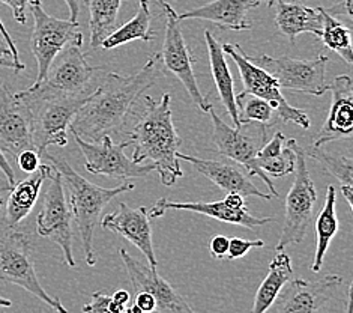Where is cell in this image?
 <instances>
[{
  "label": "cell",
  "instance_id": "6da1fadb",
  "mask_svg": "<svg viewBox=\"0 0 353 313\" xmlns=\"http://www.w3.org/2000/svg\"><path fill=\"white\" fill-rule=\"evenodd\" d=\"M158 65L159 57L154 55L136 74L127 77L116 73L105 74L103 83L74 116L70 131L90 143L119 134L137 99L157 82Z\"/></svg>",
  "mask_w": 353,
  "mask_h": 313
},
{
  "label": "cell",
  "instance_id": "7a4b0ae2",
  "mask_svg": "<svg viewBox=\"0 0 353 313\" xmlns=\"http://www.w3.org/2000/svg\"><path fill=\"white\" fill-rule=\"evenodd\" d=\"M128 140L132 146V162L141 164L150 160L165 187L183 176L178 158L182 139L174 129L169 94H164L161 101L145 97V110L128 133Z\"/></svg>",
  "mask_w": 353,
  "mask_h": 313
},
{
  "label": "cell",
  "instance_id": "3957f363",
  "mask_svg": "<svg viewBox=\"0 0 353 313\" xmlns=\"http://www.w3.org/2000/svg\"><path fill=\"white\" fill-rule=\"evenodd\" d=\"M41 158H46L56 171H59V173L62 175V181L70 190V208L81 236L85 259L88 265L94 267L97 264L94 238L101 213L108 205V202L119 196V194L134 190V184L125 182L113 189H104L101 185L88 181L86 178L75 172L68 162H65L61 157L50 154L48 151H46Z\"/></svg>",
  "mask_w": 353,
  "mask_h": 313
},
{
  "label": "cell",
  "instance_id": "277c9868",
  "mask_svg": "<svg viewBox=\"0 0 353 313\" xmlns=\"http://www.w3.org/2000/svg\"><path fill=\"white\" fill-rule=\"evenodd\" d=\"M32 113L33 146L39 154H44L48 146L68 145L70 125L80 107L90 97H43L30 89L19 94Z\"/></svg>",
  "mask_w": 353,
  "mask_h": 313
},
{
  "label": "cell",
  "instance_id": "5b68a950",
  "mask_svg": "<svg viewBox=\"0 0 353 313\" xmlns=\"http://www.w3.org/2000/svg\"><path fill=\"white\" fill-rule=\"evenodd\" d=\"M293 152H295V181L285 198V211L284 222L280 240L275 245V252H284V249L290 244H298L308 231V227L313 222V211L317 202V191L314 182L311 180L307 169V155L295 139L285 140Z\"/></svg>",
  "mask_w": 353,
  "mask_h": 313
},
{
  "label": "cell",
  "instance_id": "8992f818",
  "mask_svg": "<svg viewBox=\"0 0 353 313\" xmlns=\"http://www.w3.org/2000/svg\"><path fill=\"white\" fill-rule=\"evenodd\" d=\"M81 47L83 41L66 46L54 57L44 80L28 89L43 97H89L92 79L101 68L89 65Z\"/></svg>",
  "mask_w": 353,
  "mask_h": 313
},
{
  "label": "cell",
  "instance_id": "52a82bcc",
  "mask_svg": "<svg viewBox=\"0 0 353 313\" xmlns=\"http://www.w3.org/2000/svg\"><path fill=\"white\" fill-rule=\"evenodd\" d=\"M0 281L23 287L57 313H68L61 298L50 295L35 272L30 238L23 232L10 231L0 236Z\"/></svg>",
  "mask_w": 353,
  "mask_h": 313
},
{
  "label": "cell",
  "instance_id": "ba28073f",
  "mask_svg": "<svg viewBox=\"0 0 353 313\" xmlns=\"http://www.w3.org/2000/svg\"><path fill=\"white\" fill-rule=\"evenodd\" d=\"M243 56L274 77L280 88L313 97H322L327 92L326 65L330 59L325 55H319L314 59L272 57L268 55L253 57L245 53Z\"/></svg>",
  "mask_w": 353,
  "mask_h": 313
},
{
  "label": "cell",
  "instance_id": "9c48e42d",
  "mask_svg": "<svg viewBox=\"0 0 353 313\" xmlns=\"http://www.w3.org/2000/svg\"><path fill=\"white\" fill-rule=\"evenodd\" d=\"M29 6L33 15L30 48L38 65L35 83H39L44 80L54 57L71 42L83 41V33L79 21L61 20L46 12L43 0H30Z\"/></svg>",
  "mask_w": 353,
  "mask_h": 313
},
{
  "label": "cell",
  "instance_id": "30bf717a",
  "mask_svg": "<svg viewBox=\"0 0 353 313\" xmlns=\"http://www.w3.org/2000/svg\"><path fill=\"white\" fill-rule=\"evenodd\" d=\"M158 5L163 8V12L165 17L163 48L161 52L158 53L159 65H163L167 73H170L174 77H178L179 82L183 84L185 91H187L188 95L191 97L192 103H194L201 112L208 113L212 104H209L208 99L200 92L194 70H192V55L182 35L178 12H176L165 0H158Z\"/></svg>",
  "mask_w": 353,
  "mask_h": 313
},
{
  "label": "cell",
  "instance_id": "8fae6325",
  "mask_svg": "<svg viewBox=\"0 0 353 313\" xmlns=\"http://www.w3.org/2000/svg\"><path fill=\"white\" fill-rule=\"evenodd\" d=\"M223 53L229 55L234 64H236L241 80L243 84V91L245 94L256 95L268 101L271 107L275 110V113L279 115V120L285 124H295L302 126V129H310V117L305 112H302L299 108L292 107L283 94L280 92L279 83L274 77H271L266 71L259 68L253 62H250L248 59L243 56V50L239 44H223Z\"/></svg>",
  "mask_w": 353,
  "mask_h": 313
},
{
  "label": "cell",
  "instance_id": "7c38bea8",
  "mask_svg": "<svg viewBox=\"0 0 353 313\" xmlns=\"http://www.w3.org/2000/svg\"><path fill=\"white\" fill-rule=\"evenodd\" d=\"M48 187L43 198V207L37 217V231L61 247L66 265L75 268L77 262L72 252V213L66 202L62 175L53 167Z\"/></svg>",
  "mask_w": 353,
  "mask_h": 313
},
{
  "label": "cell",
  "instance_id": "4fadbf2b",
  "mask_svg": "<svg viewBox=\"0 0 353 313\" xmlns=\"http://www.w3.org/2000/svg\"><path fill=\"white\" fill-rule=\"evenodd\" d=\"M208 113L212 121V143L216 152L247 169L248 176H254L256 155L268 142V126L259 122H247L241 124L239 129H233L215 113L214 107L209 108Z\"/></svg>",
  "mask_w": 353,
  "mask_h": 313
},
{
  "label": "cell",
  "instance_id": "5bb4252c",
  "mask_svg": "<svg viewBox=\"0 0 353 313\" xmlns=\"http://www.w3.org/2000/svg\"><path fill=\"white\" fill-rule=\"evenodd\" d=\"M72 137L85 157V169L89 173L125 181L131 178H145L155 171L154 164L140 166L125 154V148L131 146L130 140H123L116 145L108 136L97 143L83 140L75 133H72Z\"/></svg>",
  "mask_w": 353,
  "mask_h": 313
},
{
  "label": "cell",
  "instance_id": "9a60e30c",
  "mask_svg": "<svg viewBox=\"0 0 353 313\" xmlns=\"http://www.w3.org/2000/svg\"><path fill=\"white\" fill-rule=\"evenodd\" d=\"M0 149L17 158L20 152L35 149L32 137V113L0 80Z\"/></svg>",
  "mask_w": 353,
  "mask_h": 313
},
{
  "label": "cell",
  "instance_id": "2e32d148",
  "mask_svg": "<svg viewBox=\"0 0 353 313\" xmlns=\"http://www.w3.org/2000/svg\"><path fill=\"white\" fill-rule=\"evenodd\" d=\"M125 269L136 292H148L157 303V310L161 313H196L190 304L176 292L174 287L158 274L157 269L134 259L125 249H119Z\"/></svg>",
  "mask_w": 353,
  "mask_h": 313
},
{
  "label": "cell",
  "instance_id": "e0dca14e",
  "mask_svg": "<svg viewBox=\"0 0 353 313\" xmlns=\"http://www.w3.org/2000/svg\"><path fill=\"white\" fill-rule=\"evenodd\" d=\"M101 227L121 235L122 238L136 245L145 255L149 267L157 269L158 260L152 244V226L146 207L131 208L127 204H119V208L101 220Z\"/></svg>",
  "mask_w": 353,
  "mask_h": 313
},
{
  "label": "cell",
  "instance_id": "ac0fdd59",
  "mask_svg": "<svg viewBox=\"0 0 353 313\" xmlns=\"http://www.w3.org/2000/svg\"><path fill=\"white\" fill-rule=\"evenodd\" d=\"M341 285L343 277L339 274H327L313 282L293 278L284 286L276 313H317Z\"/></svg>",
  "mask_w": 353,
  "mask_h": 313
},
{
  "label": "cell",
  "instance_id": "d6986e66",
  "mask_svg": "<svg viewBox=\"0 0 353 313\" xmlns=\"http://www.w3.org/2000/svg\"><path fill=\"white\" fill-rule=\"evenodd\" d=\"M327 91L332 92L331 108L321 131L317 133L311 146L322 148L334 140L349 139L353 134V83L349 75H339Z\"/></svg>",
  "mask_w": 353,
  "mask_h": 313
},
{
  "label": "cell",
  "instance_id": "ffe728a7",
  "mask_svg": "<svg viewBox=\"0 0 353 313\" xmlns=\"http://www.w3.org/2000/svg\"><path fill=\"white\" fill-rule=\"evenodd\" d=\"M169 209L192 211V213L203 214V216H208L211 218H215V220H218V222L243 226L250 231H256L257 227L265 226L269 222H272L271 217L251 216L247 208L232 209L224 204V200H218V202H173V200H169L165 198H161L155 202L152 208L148 209V216H149V218L163 217Z\"/></svg>",
  "mask_w": 353,
  "mask_h": 313
},
{
  "label": "cell",
  "instance_id": "44dd1931",
  "mask_svg": "<svg viewBox=\"0 0 353 313\" xmlns=\"http://www.w3.org/2000/svg\"><path fill=\"white\" fill-rule=\"evenodd\" d=\"M178 158L188 162L199 173L206 176L209 181H212L216 187L227 193H238L242 198L256 196L260 199L269 200L272 196L260 191L256 185L251 182L250 176L245 175L242 167L236 163L215 162V160H203L192 155H185L178 152Z\"/></svg>",
  "mask_w": 353,
  "mask_h": 313
},
{
  "label": "cell",
  "instance_id": "7402d4cb",
  "mask_svg": "<svg viewBox=\"0 0 353 313\" xmlns=\"http://www.w3.org/2000/svg\"><path fill=\"white\" fill-rule=\"evenodd\" d=\"M262 2L263 0H212L196 10L178 14V19L179 21L205 20L225 30H250L253 26L248 20V12Z\"/></svg>",
  "mask_w": 353,
  "mask_h": 313
},
{
  "label": "cell",
  "instance_id": "603a6c76",
  "mask_svg": "<svg viewBox=\"0 0 353 313\" xmlns=\"http://www.w3.org/2000/svg\"><path fill=\"white\" fill-rule=\"evenodd\" d=\"M52 173V164H41L38 171L30 173L26 180L12 185L5 204V223L10 229L19 226L32 213L39 198L41 187H43L44 181L50 180Z\"/></svg>",
  "mask_w": 353,
  "mask_h": 313
},
{
  "label": "cell",
  "instance_id": "cb8c5ba5",
  "mask_svg": "<svg viewBox=\"0 0 353 313\" xmlns=\"http://www.w3.org/2000/svg\"><path fill=\"white\" fill-rule=\"evenodd\" d=\"M295 171V152L285 145V137L283 133H275L274 137L266 142L263 148L257 152L254 162V176H259L269 189V194L274 198H280L276 193L274 182L269 180L281 178Z\"/></svg>",
  "mask_w": 353,
  "mask_h": 313
},
{
  "label": "cell",
  "instance_id": "d4e9b609",
  "mask_svg": "<svg viewBox=\"0 0 353 313\" xmlns=\"http://www.w3.org/2000/svg\"><path fill=\"white\" fill-rule=\"evenodd\" d=\"M275 26L284 37L295 42L301 33H313L314 37L322 35V12L321 8H308L296 2L288 3L284 0H274Z\"/></svg>",
  "mask_w": 353,
  "mask_h": 313
},
{
  "label": "cell",
  "instance_id": "484cf974",
  "mask_svg": "<svg viewBox=\"0 0 353 313\" xmlns=\"http://www.w3.org/2000/svg\"><path fill=\"white\" fill-rule=\"evenodd\" d=\"M205 39L208 46V53H209V64H211V74L215 82V86L218 91V95L223 106L225 107L227 113L232 117L234 129H239L241 124L238 120V108H236V101H234V82L232 77V73L229 65L223 53L221 44L215 39L209 30H205Z\"/></svg>",
  "mask_w": 353,
  "mask_h": 313
},
{
  "label": "cell",
  "instance_id": "4316f807",
  "mask_svg": "<svg viewBox=\"0 0 353 313\" xmlns=\"http://www.w3.org/2000/svg\"><path fill=\"white\" fill-rule=\"evenodd\" d=\"M293 278H295V274H293L290 256L288 253L279 252L269 264V272L265 281L259 286L251 313H266L280 297L284 286Z\"/></svg>",
  "mask_w": 353,
  "mask_h": 313
},
{
  "label": "cell",
  "instance_id": "83f0119b",
  "mask_svg": "<svg viewBox=\"0 0 353 313\" xmlns=\"http://www.w3.org/2000/svg\"><path fill=\"white\" fill-rule=\"evenodd\" d=\"M335 204H337V191L334 185H327L325 205L316 220V252L314 260L311 264V272L319 273L322 269L323 259L332 238L339 232V218L335 214Z\"/></svg>",
  "mask_w": 353,
  "mask_h": 313
},
{
  "label": "cell",
  "instance_id": "f1b7e54d",
  "mask_svg": "<svg viewBox=\"0 0 353 313\" xmlns=\"http://www.w3.org/2000/svg\"><path fill=\"white\" fill-rule=\"evenodd\" d=\"M150 21H152V14H150V3L149 0H140L137 14L132 17L130 21H127L119 29L113 30L108 35L99 48L104 50H113L119 46L128 44L131 41H154L157 33L150 30Z\"/></svg>",
  "mask_w": 353,
  "mask_h": 313
},
{
  "label": "cell",
  "instance_id": "f546056e",
  "mask_svg": "<svg viewBox=\"0 0 353 313\" xmlns=\"http://www.w3.org/2000/svg\"><path fill=\"white\" fill-rule=\"evenodd\" d=\"M123 0H88L90 47L99 48L116 28Z\"/></svg>",
  "mask_w": 353,
  "mask_h": 313
},
{
  "label": "cell",
  "instance_id": "4dcf8cb0",
  "mask_svg": "<svg viewBox=\"0 0 353 313\" xmlns=\"http://www.w3.org/2000/svg\"><path fill=\"white\" fill-rule=\"evenodd\" d=\"M304 154L310 158L316 160V162L321 163L322 167H325L334 178H337L341 184L344 199H346L347 205L353 208V160L350 157L334 154V152L316 146H310L304 149Z\"/></svg>",
  "mask_w": 353,
  "mask_h": 313
},
{
  "label": "cell",
  "instance_id": "1f68e13d",
  "mask_svg": "<svg viewBox=\"0 0 353 313\" xmlns=\"http://www.w3.org/2000/svg\"><path fill=\"white\" fill-rule=\"evenodd\" d=\"M322 12V35L319 37L322 39L326 48L332 50L337 53L347 65L353 61V48H352V32L347 26H344L335 17L326 12L325 8H321Z\"/></svg>",
  "mask_w": 353,
  "mask_h": 313
},
{
  "label": "cell",
  "instance_id": "d6a6232c",
  "mask_svg": "<svg viewBox=\"0 0 353 313\" xmlns=\"http://www.w3.org/2000/svg\"><path fill=\"white\" fill-rule=\"evenodd\" d=\"M234 101H236L239 124L259 122L269 129V126H272L280 121L279 115L275 113L271 104L256 95L241 92V94L234 97Z\"/></svg>",
  "mask_w": 353,
  "mask_h": 313
},
{
  "label": "cell",
  "instance_id": "836d02e7",
  "mask_svg": "<svg viewBox=\"0 0 353 313\" xmlns=\"http://www.w3.org/2000/svg\"><path fill=\"white\" fill-rule=\"evenodd\" d=\"M265 245V241L262 240H254V241H250V240H242V238H230L229 241V252H227V260H234V259H239L243 258L250 253L251 249H260Z\"/></svg>",
  "mask_w": 353,
  "mask_h": 313
},
{
  "label": "cell",
  "instance_id": "e575fe53",
  "mask_svg": "<svg viewBox=\"0 0 353 313\" xmlns=\"http://www.w3.org/2000/svg\"><path fill=\"white\" fill-rule=\"evenodd\" d=\"M112 297L110 295L101 294L99 291L92 294L90 301H88L85 306L81 307L83 313H112L108 306H110Z\"/></svg>",
  "mask_w": 353,
  "mask_h": 313
},
{
  "label": "cell",
  "instance_id": "d590c367",
  "mask_svg": "<svg viewBox=\"0 0 353 313\" xmlns=\"http://www.w3.org/2000/svg\"><path fill=\"white\" fill-rule=\"evenodd\" d=\"M15 160L19 167L26 173H33L35 171H38V167L41 166V157L35 149H26L20 152Z\"/></svg>",
  "mask_w": 353,
  "mask_h": 313
},
{
  "label": "cell",
  "instance_id": "8d00e7d4",
  "mask_svg": "<svg viewBox=\"0 0 353 313\" xmlns=\"http://www.w3.org/2000/svg\"><path fill=\"white\" fill-rule=\"evenodd\" d=\"M229 241L230 238H227L224 235H216L209 243V250H211V255L215 259H225L227 252H229Z\"/></svg>",
  "mask_w": 353,
  "mask_h": 313
},
{
  "label": "cell",
  "instance_id": "74e56055",
  "mask_svg": "<svg viewBox=\"0 0 353 313\" xmlns=\"http://www.w3.org/2000/svg\"><path fill=\"white\" fill-rule=\"evenodd\" d=\"M0 3L8 5L11 8L14 19L20 24H26V21H28L26 8L30 3V0H0Z\"/></svg>",
  "mask_w": 353,
  "mask_h": 313
},
{
  "label": "cell",
  "instance_id": "f35d334b",
  "mask_svg": "<svg viewBox=\"0 0 353 313\" xmlns=\"http://www.w3.org/2000/svg\"><path fill=\"white\" fill-rule=\"evenodd\" d=\"M0 33H2V37H3L5 42H6V46H8V48H10V52H11V56H12V61H14V64H15L17 66H19V68L23 71L24 68H26V66H24V64L20 61L19 50H17V46H15L14 39L11 38L10 32H8V30H6V28L3 26L2 20H0Z\"/></svg>",
  "mask_w": 353,
  "mask_h": 313
},
{
  "label": "cell",
  "instance_id": "ab89813d",
  "mask_svg": "<svg viewBox=\"0 0 353 313\" xmlns=\"http://www.w3.org/2000/svg\"><path fill=\"white\" fill-rule=\"evenodd\" d=\"M134 304L143 312V313H152L157 310V303L154 297L148 292H136V300Z\"/></svg>",
  "mask_w": 353,
  "mask_h": 313
},
{
  "label": "cell",
  "instance_id": "60d3db41",
  "mask_svg": "<svg viewBox=\"0 0 353 313\" xmlns=\"http://www.w3.org/2000/svg\"><path fill=\"white\" fill-rule=\"evenodd\" d=\"M326 12L335 17V15H347L349 19L352 17L353 11H352V0H341L340 3L334 5L330 10H326Z\"/></svg>",
  "mask_w": 353,
  "mask_h": 313
},
{
  "label": "cell",
  "instance_id": "b9f144b4",
  "mask_svg": "<svg viewBox=\"0 0 353 313\" xmlns=\"http://www.w3.org/2000/svg\"><path fill=\"white\" fill-rule=\"evenodd\" d=\"M0 171L3 172L6 181L10 182V185L12 187V185L15 184V173H14V169L11 167L10 162L6 160L5 152L2 149H0Z\"/></svg>",
  "mask_w": 353,
  "mask_h": 313
},
{
  "label": "cell",
  "instance_id": "7bdbcfd3",
  "mask_svg": "<svg viewBox=\"0 0 353 313\" xmlns=\"http://www.w3.org/2000/svg\"><path fill=\"white\" fill-rule=\"evenodd\" d=\"M224 204L232 208V209H242V208H247L245 207V200L238 193H229L227 196L223 199Z\"/></svg>",
  "mask_w": 353,
  "mask_h": 313
},
{
  "label": "cell",
  "instance_id": "ee69618b",
  "mask_svg": "<svg viewBox=\"0 0 353 313\" xmlns=\"http://www.w3.org/2000/svg\"><path fill=\"white\" fill-rule=\"evenodd\" d=\"M66 5L70 8V12H71V21H77L79 19V14H80V5L79 2L80 0H65Z\"/></svg>",
  "mask_w": 353,
  "mask_h": 313
},
{
  "label": "cell",
  "instance_id": "f6af8a7d",
  "mask_svg": "<svg viewBox=\"0 0 353 313\" xmlns=\"http://www.w3.org/2000/svg\"><path fill=\"white\" fill-rule=\"evenodd\" d=\"M112 298H113L114 301H117V303L123 304V306H127V303L130 301V292L125 291V290H117V291L113 294Z\"/></svg>",
  "mask_w": 353,
  "mask_h": 313
},
{
  "label": "cell",
  "instance_id": "bcb514c9",
  "mask_svg": "<svg viewBox=\"0 0 353 313\" xmlns=\"http://www.w3.org/2000/svg\"><path fill=\"white\" fill-rule=\"evenodd\" d=\"M0 66H3V68H11V70H14L15 73L21 71V70L19 68V66H17V65L14 64L12 59H10V57H3V56H0Z\"/></svg>",
  "mask_w": 353,
  "mask_h": 313
},
{
  "label": "cell",
  "instance_id": "7dc6e473",
  "mask_svg": "<svg viewBox=\"0 0 353 313\" xmlns=\"http://www.w3.org/2000/svg\"><path fill=\"white\" fill-rule=\"evenodd\" d=\"M0 56H3V57H10V59H12V56H11V52H10V48H8V46H6V42H5L3 37H2V33H0Z\"/></svg>",
  "mask_w": 353,
  "mask_h": 313
},
{
  "label": "cell",
  "instance_id": "c3c4849f",
  "mask_svg": "<svg viewBox=\"0 0 353 313\" xmlns=\"http://www.w3.org/2000/svg\"><path fill=\"white\" fill-rule=\"evenodd\" d=\"M353 285H349V290H347V298H346V309H344V313H353L352 312V304H353Z\"/></svg>",
  "mask_w": 353,
  "mask_h": 313
},
{
  "label": "cell",
  "instance_id": "681fc988",
  "mask_svg": "<svg viewBox=\"0 0 353 313\" xmlns=\"http://www.w3.org/2000/svg\"><path fill=\"white\" fill-rule=\"evenodd\" d=\"M108 309H110L112 313H123V312H125V306H123V304L114 301L113 298H112V301H110V306H108Z\"/></svg>",
  "mask_w": 353,
  "mask_h": 313
},
{
  "label": "cell",
  "instance_id": "f907efd6",
  "mask_svg": "<svg viewBox=\"0 0 353 313\" xmlns=\"http://www.w3.org/2000/svg\"><path fill=\"white\" fill-rule=\"evenodd\" d=\"M11 189H12V187L10 185V182L6 181V178L0 176V194H2V193H8Z\"/></svg>",
  "mask_w": 353,
  "mask_h": 313
},
{
  "label": "cell",
  "instance_id": "816d5d0a",
  "mask_svg": "<svg viewBox=\"0 0 353 313\" xmlns=\"http://www.w3.org/2000/svg\"><path fill=\"white\" fill-rule=\"evenodd\" d=\"M11 306H12V301L11 300L0 297V307H11Z\"/></svg>",
  "mask_w": 353,
  "mask_h": 313
},
{
  "label": "cell",
  "instance_id": "f5cc1de1",
  "mask_svg": "<svg viewBox=\"0 0 353 313\" xmlns=\"http://www.w3.org/2000/svg\"><path fill=\"white\" fill-rule=\"evenodd\" d=\"M123 313H143V312L136 306V304H134V306H131L130 309H127Z\"/></svg>",
  "mask_w": 353,
  "mask_h": 313
},
{
  "label": "cell",
  "instance_id": "db71d44e",
  "mask_svg": "<svg viewBox=\"0 0 353 313\" xmlns=\"http://www.w3.org/2000/svg\"><path fill=\"white\" fill-rule=\"evenodd\" d=\"M266 2H268V5H269V6H272V3H274V0H266Z\"/></svg>",
  "mask_w": 353,
  "mask_h": 313
},
{
  "label": "cell",
  "instance_id": "11a10c76",
  "mask_svg": "<svg viewBox=\"0 0 353 313\" xmlns=\"http://www.w3.org/2000/svg\"><path fill=\"white\" fill-rule=\"evenodd\" d=\"M3 205V200L2 199H0V207H2Z\"/></svg>",
  "mask_w": 353,
  "mask_h": 313
},
{
  "label": "cell",
  "instance_id": "9f6ffc18",
  "mask_svg": "<svg viewBox=\"0 0 353 313\" xmlns=\"http://www.w3.org/2000/svg\"><path fill=\"white\" fill-rule=\"evenodd\" d=\"M293 2H295V0H293Z\"/></svg>",
  "mask_w": 353,
  "mask_h": 313
}]
</instances>
